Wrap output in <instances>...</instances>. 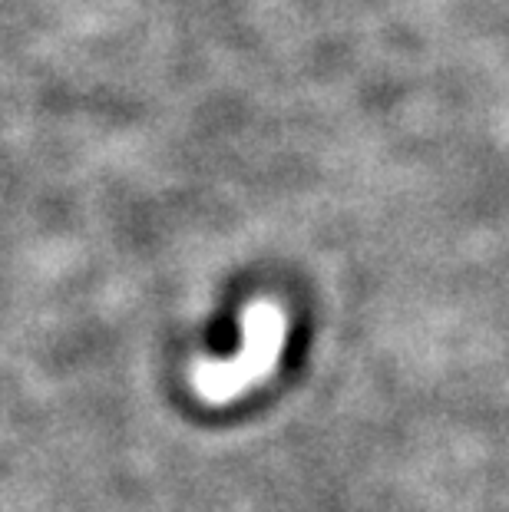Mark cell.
Here are the masks:
<instances>
[{
    "label": "cell",
    "mask_w": 509,
    "mask_h": 512,
    "mask_svg": "<svg viewBox=\"0 0 509 512\" xmlns=\"http://www.w3.org/2000/svg\"><path fill=\"white\" fill-rule=\"evenodd\" d=\"M245 328H248V344L232 364H225V367L215 364V367L199 370V390L205 397L229 400L238 394V390H245V384H252V380H258L275 364V357L281 351V334H285L281 314L272 308V304H258V308L248 314Z\"/></svg>",
    "instance_id": "6da1fadb"
}]
</instances>
